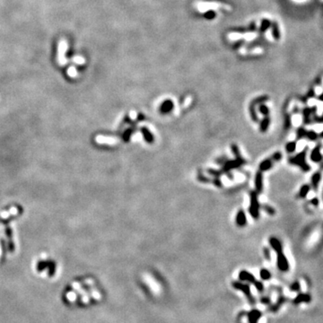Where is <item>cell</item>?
<instances>
[{"instance_id":"obj_8","label":"cell","mask_w":323,"mask_h":323,"mask_svg":"<svg viewBox=\"0 0 323 323\" xmlns=\"http://www.w3.org/2000/svg\"><path fill=\"white\" fill-rule=\"evenodd\" d=\"M269 244L272 247V249L277 252H283V249H282V244L280 242V241L278 239H277L276 237H271L269 239Z\"/></svg>"},{"instance_id":"obj_21","label":"cell","mask_w":323,"mask_h":323,"mask_svg":"<svg viewBox=\"0 0 323 323\" xmlns=\"http://www.w3.org/2000/svg\"><path fill=\"white\" fill-rule=\"evenodd\" d=\"M296 149V142L293 141V142H289L286 144L285 146V150L287 153H294Z\"/></svg>"},{"instance_id":"obj_16","label":"cell","mask_w":323,"mask_h":323,"mask_svg":"<svg viewBox=\"0 0 323 323\" xmlns=\"http://www.w3.org/2000/svg\"><path fill=\"white\" fill-rule=\"evenodd\" d=\"M272 166H273L272 160H271V159H266V160H264L263 162H261V163L259 164V171H267V170H269Z\"/></svg>"},{"instance_id":"obj_3","label":"cell","mask_w":323,"mask_h":323,"mask_svg":"<svg viewBox=\"0 0 323 323\" xmlns=\"http://www.w3.org/2000/svg\"><path fill=\"white\" fill-rule=\"evenodd\" d=\"M249 213L251 216L255 219L259 218V204L258 201V196L256 192L250 193V207H249Z\"/></svg>"},{"instance_id":"obj_14","label":"cell","mask_w":323,"mask_h":323,"mask_svg":"<svg viewBox=\"0 0 323 323\" xmlns=\"http://www.w3.org/2000/svg\"><path fill=\"white\" fill-rule=\"evenodd\" d=\"M172 109H173V103L171 102L170 100L165 101L161 106V112L163 113H168V112H171Z\"/></svg>"},{"instance_id":"obj_30","label":"cell","mask_w":323,"mask_h":323,"mask_svg":"<svg viewBox=\"0 0 323 323\" xmlns=\"http://www.w3.org/2000/svg\"><path fill=\"white\" fill-rule=\"evenodd\" d=\"M263 209H264L265 211H266L269 215H273L275 214V209L273 208H271V207H269V206H263Z\"/></svg>"},{"instance_id":"obj_38","label":"cell","mask_w":323,"mask_h":323,"mask_svg":"<svg viewBox=\"0 0 323 323\" xmlns=\"http://www.w3.org/2000/svg\"><path fill=\"white\" fill-rule=\"evenodd\" d=\"M322 197H323V196H322Z\"/></svg>"},{"instance_id":"obj_5","label":"cell","mask_w":323,"mask_h":323,"mask_svg":"<svg viewBox=\"0 0 323 323\" xmlns=\"http://www.w3.org/2000/svg\"><path fill=\"white\" fill-rule=\"evenodd\" d=\"M239 279L242 281V282H248V283H251V284H254L256 282V278L255 277L248 272L246 270H242L239 274Z\"/></svg>"},{"instance_id":"obj_27","label":"cell","mask_w":323,"mask_h":323,"mask_svg":"<svg viewBox=\"0 0 323 323\" xmlns=\"http://www.w3.org/2000/svg\"><path fill=\"white\" fill-rule=\"evenodd\" d=\"M253 285H255V287H256V289L259 291V292H263V290H264V285H263V284L260 282V281H258V280H256V282L253 284Z\"/></svg>"},{"instance_id":"obj_23","label":"cell","mask_w":323,"mask_h":323,"mask_svg":"<svg viewBox=\"0 0 323 323\" xmlns=\"http://www.w3.org/2000/svg\"><path fill=\"white\" fill-rule=\"evenodd\" d=\"M284 301H285V299H284L283 297H281V298L277 301V304H275V305H273V306L271 307V310H270V311H277V310L279 309V307L283 304Z\"/></svg>"},{"instance_id":"obj_19","label":"cell","mask_w":323,"mask_h":323,"mask_svg":"<svg viewBox=\"0 0 323 323\" xmlns=\"http://www.w3.org/2000/svg\"><path fill=\"white\" fill-rule=\"evenodd\" d=\"M270 124V119L268 117H266L260 123V131L261 132H266L268 129V126Z\"/></svg>"},{"instance_id":"obj_15","label":"cell","mask_w":323,"mask_h":323,"mask_svg":"<svg viewBox=\"0 0 323 323\" xmlns=\"http://www.w3.org/2000/svg\"><path fill=\"white\" fill-rule=\"evenodd\" d=\"M303 115H304V124H306V125L311 124V115H312L311 108H304V110H303Z\"/></svg>"},{"instance_id":"obj_36","label":"cell","mask_w":323,"mask_h":323,"mask_svg":"<svg viewBox=\"0 0 323 323\" xmlns=\"http://www.w3.org/2000/svg\"><path fill=\"white\" fill-rule=\"evenodd\" d=\"M319 100H320L321 101H322V102H323V93L321 94L320 95V96H319Z\"/></svg>"},{"instance_id":"obj_37","label":"cell","mask_w":323,"mask_h":323,"mask_svg":"<svg viewBox=\"0 0 323 323\" xmlns=\"http://www.w3.org/2000/svg\"><path fill=\"white\" fill-rule=\"evenodd\" d=\"M320 136V137H321V138H323V131L321 132V133L320 134V136Z\"/></svg>"},{"instance_id":"obj_4","label":"cell","mask_w":323,"mask_h":323,"mask_svg":"<svg viewBox=\"0 0 323 323\" xmlns=\"http://www.w3.org/2000/svg\"><path fill=\"white\" fill-rule=\"evenodd\" d=\"M277 264L280 271L286 272L289 270V262L283 252L277 253Z\"/></svg>"},{"instance_id":"obj_20","label":"cell","mask_w":323,"mask_h":323,"mask_svg":"<svg viewBox=\"0 0 323 323\" xmlns=\"http://www.w3.org/2000/svg\"><path fill=\"white\" fill-rule=\"evenodd\" d=\"M259 276H260V278L263 279V280H269L271 278V273L266 268H262L260 270Z\"/></svg>"},{"instance_id":"obj_12","label":"cell","mask_w":323,"mask_h":323,"mask_svg":"<svg viewBox=\"0 0 323 323\" xmlns=\"http://www.w3.org/2000/svg\"><path fill=\"white\" fill-rule=\"evenodd\" d=\"M321 180V174L320 171H317L315 172L312 177H311V185H312V188L314 190H318V187H319V184H320V181Z\"/></svg>"},{"instance_id":"obj_28","label":"cell","mask_w":323,"mask_h":323,"mask_svg":"<svg viewBox=\"0 0 323 323\" xmlns=\"http://www.w3.org/2000/svg\"><path fill=\"white\" fill-rule=\"evenodd\" d=\"M290 126H291V116L289 114H286L285 119V129H289Z\"/></svg>"},{"instance_id":"obj_11","label":"cell","mask_w":323,"mask_h":323,"mask_svg":"<svg viewBox=\"0 0 323 323\" xmlns=\"http://www.w3.org/2000/svg\"><path fill=\"white\" fill-rule=\"evenodd\" d=\"M263 177H262V173L261 171H258L256 174V178H255V187L257 192H260L263 188V180H262Z\"/></svg>"},{"instance_id":"obj_33","label":"cell","mask_w":323,"mask_h":323,"mask_svg":"<svg viewBox=\"0 0 323 323\" xmlns=\"http://www.w3.org/2000/svg\"><path fill=\"white\" fill-rule=\"evenodd\" d=\"M260 301H261V303H262V304H270V299H269L268 297H263Z\"/></svg>"},{"instance_id":"obj_2","label":"cell","mask_w":323,"mask_h":323,"mask_svg":"<svg viewBox=\"0 0 323 323\" xmlns=\"http://www.w3.org/2000/svg\"><path fill=\"white\" fill-rule=\"evenodd\" d=\"M232 287L236 290H239L241 292H242L245 296L247 297L248 301L249 302L250 304H255V298L253 297L252 294H251V291H250V287L248 284H245V283H242V281H234L232 282Z\"/></svg>"},{"instance_id":"obj_7","label":"cell","mask_w":323,"mask_h":323,"mask_svg":"<svg viewBox=\"0 0 323 323\" xmlns=\"http://www.w3.org/2000/svg\"><path fill=\"white\" fill-rule=\"evenodd\" d=\"M322 155L321 153L320 146H316L313 148V150L311 153V160L313 163H320L322 161Z\"/></svg>"},{"instance_id":"obj_10","label":"cell","mask_w":323,"mask_h":323,"mask_svg":"<svg viewBox=\"0 0 323 323\" xmlns=\"http://www.w3.org/2000/svg\"><path fill=\"white\" fill-rule=\"evenodd\" d=\"M246 215L243 210H240L236 215V224L239 226H244L246 225Z\"/></svg>"},{"instance_id":"obj_32","label":"cell","mask_w":323,"mask_h":323,"mask_svg":"<svg viewBox=\"0 0 323 323\" xmlns=\"http://www.w3.org/2000/svg\"><path fill=\"white\" fill-rule=\"evenodd\" d=\"M264 255H265V257H266L267 260H270V252H269V249L267 248L264 249Z\"/></svg>"},{"instance_id":"obj_29","label":"cell","mask_w":323,"mask_h":323,"mask_svg":"<svg viewBox=\"0 0 323 323\" xmlns=\"http://www.w3.org/2000/svg\"><path fill=\"white\" fill-rule=\"evenodd\" d=\"M259 112L263 115H265L266 117H267V115L269 113V110L267 109V107L265 106V105H261V106L259 107Z\"/></svg>"},{"instance_id":"obj_1","label":"cell","mask_w":323,"mask_h":323,"mask_svg":"<svg viewBox=\"0 0 323 323\" xmlns=\"http://www.w3.org/2000/svg\"><path fill=\"white\" fill-rule=\"evenodd\" d=\"M289 163L299 166L304 171H309L311 170V166L306 163V149L296 154L294 157H291L289 159Z\"/></svg>"},{"instance_id":"obj_9","label":"cell","mask_w":323,"mask_h":323,"mask_svg":"<svg viewBox=\"0 0 323 323\" xmlns=\"http://www.w3.org/2000/svg\"><path fill=\"white\" fill-rule=\"evenodd\" d=\"M311 300V297L308 294H299L293 301L294 304H299L301 303H310Z\"/></svg>"},{"instance_id":"obj_24","label":"cell","mask_w":323,"mask_h":323,"mask_svg":"<svg viewBox=\"0 0 323 323\" xmlns=\"http://www.w3.org/2000/svg\"><path fill=\"white\" fill-rule=\"evenodd\" d=\"M306 133H307V130L304 129V128H299L298 130H297V138L300 139V138H304L306 136Z\"/></svg>"},{"instance_id":"obj_34","label":"cell","mask_w":323,"mask_h":323,"mask_svg":"<svg viewBox=\"0 0 323 323\" xmlns=\"http://www.w3.org/2000/svg\"><path fill=\"white\" fill-rule=\"evenodd\" d=\"M68 75L71 76H75L76 75V70H75L74 68H69V70H68Z\"/></svg>"},{"instance_id":"obj_31","label":"cell","mask_w":323,"mask_h":323,"mask_svg":"<svg viewBox=\"0 0 323 323\" xmlns=\"http://www.w3.org/2000/svg\"><path fill=\"white\" fill-rule=\"evenodd\" d=\"M311 203L313 205V206H315V207H318L319 206V198H313L311 200Z\"/></svg>"},{"instance_id":"obj_13","label":"cell","mask_w":323,"mask_h":323,"mask_svg":"<svg viewBox=\"0 0 323 323\" xmlns=\"http://www.w3.org/2000/svg\"><path fill=\"white\" fill-rule=\"evenodd\" d=\"M244 161L241 158V157H238V159L236 161H231V162H228L226 164H225V169L227 171V170H230V169H232V168H235V167H238L240 166L242 163H243Z\"/></svg>"},{"instance_id":"obj_18","label":"cell","mask_w":323,"mask_h":323,"mask_svg":"<svg viewBox=\"0 0 323 323\" xmlns=\"http://www.w3.org/2000/svg\"><path fill=\"white\" fill-rule=\"evenodd\" d=\"M310 190H311V186L310 185H308V184H304V185H303L302 187H301V189H300V191H299V196L301 197V198H306L307 197V195H308V193H309V191H310Z\"/></svg>"},{"instance_id":"obj_35","label":"cell","mask_w":323,"mask_h":323,"mask_svg":"<svg viewBox=\"0 0 323 323\" xmlns=\"http://www.w3.org/2000/svg\"><path fill=\"white\" fill-rule=\"evenodd\" d=\"M314 96H315L314 90H313V89H311V90L309 91V93H308V97H309V98H312V97H314Z\"/></svg>"},{"instance_id":"obj_25","label":"cell","mask_w":323,"mask_h":323,"mask_svg":"<svg viewBox=\"0 0 323 323\" xmlns=\"http://www.w3.org/2000/svg\"><path fill=\"white\" fill-rule=\"evenodd\" d=\"M300 287H301L300 283H299L298 281H295L294 283H293L292 285L290 286V289H291V291H293V292H297V291L300 290Z\"/></svg>"},{"instance_id":"obj_17","label":"cell","mask_w":323,"mask_h":323,"mask_svg":"<svg viewBox=\"0 0 323 323\" xmlns=\"http://www.w3.org/2000/svg\"><path fill=\"white\" fill-rule=\"evenodd\" d=\"M141 132L144 136V138L145 140L147 142V143H152L153 142V134L146 129V128H142L141 129Z\"/></svg>"},{"instance_id":"obj_26","label":"cell","mask_w":323,"mask_h":323,"mask_svg":"<svg viewBox=\"0 0 323 323\" xmlns=\"http://www.w3.org/2000/svg\"><path fill=\"white\" fill-rule=\"evenodd\" d=\"M281 158H282V153L280 152H277L272 155L271 160H272V161H275V162H278V161L281 160Z\"/></svg>"},{"instance_id":"obj_6","label":"cell","mask_w":323,"mask_h":323,"mask_svg":"<svg viewBox=\"0 0 323 323\" xmlns=\"http://www.w3.org/2000/svg\"><path fill=\"white\" fill-rule=\"evenodd\" d=\"M261 316L262 313L260 311L257 309H253L248 313V321L249 323H258V321L260 320Z\"/></svg>"},{"instance_id":"obj_22","label":"cell","mask_w":323,"mask_h":323,"mask_svg":"<svg viewBox=\"0 0 323 323\" xmlns=\"http://www.w3.org/2000/svg\"><path fill=\"white\" fill-rule=\"evenodd\" d=\"M305 137H307L308 139H310V140H311V141H315V140L318 139L319 135L316 133L315 131H313V130H310V131H307Z\"/></svg>"}]
</instances>
